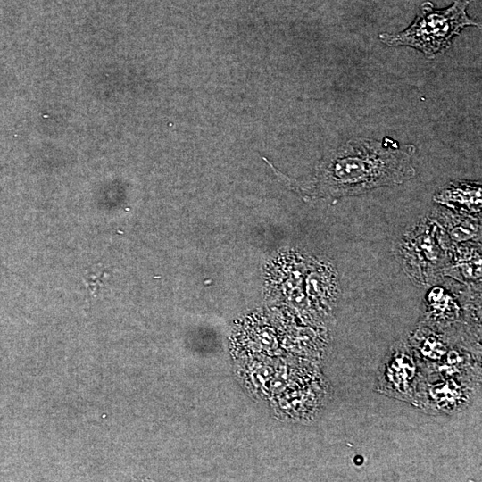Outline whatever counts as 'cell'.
Listing matches in <instances>:
<instances>
[{
  "label": "cell",
  "instance_id": "obj_1",
  "mask_svg": "<svg viewBox=\"0 0 482 482\" xmlns=\"http://www.w3.org/2000/svg\"><path fill=\"white\" fill-rule=\"evenodd\" d=\"M412 145L354 138L331 153L320 164L317 185L320 195L342 198L375 188L402 184L415 175Z\"/></svg>",
  "mask_w": 482,
  "mask_h": 482
},
{
  "label": "cell",
  "instance_id": "obj_2",
  "mask_svg": "<svg viewBox=\"0 0 482 482\" xmlns=\"http://www.w3.org/2000/svg\"><path fill=\"white\" fill-rule=\"evenodd\" d=\"M472 0H455L452 6L436 10L430 2H425L414 21L398 34L384 33L380 40L391 46H408L422 52L427 58H434L451 46L452 38L466 26H479L470 19L466 8Z\"/></svg>",
  "mask_w": 482,
  "mask_h": 482
}]
</instances>
